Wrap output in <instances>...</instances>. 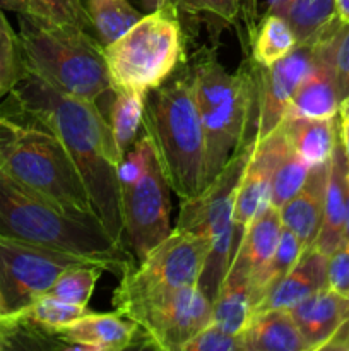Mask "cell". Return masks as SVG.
I'll return each mask as SVG.
<instances>
[{"label":"cell","instance_id":"obj_1","mask_svg":"<svg viewBox=\"0 0 349 351\" xmlns=\"http://www.w3.org/2000/svg\"><path fill=\"white\" fill-rule=\"evenodd\" d=\"M0 112L50 130L74 161L103 228L123 243L118 165L122 161L108 120L98 103L60 93L23 69Z\"/></svg>","mask_w":349,"mask_h":351},{"label":"cell","instance_id":"obj_2","mask_svg":"<svg viewBox=\"0 0 349 351\" xmlns=\"http://www.w3.org/2000/svg\"><path fill=\"white\" fill-rule=\"evenodd\" d=\"M0 235L101 261L122 276L133 256L98 219L72 216L21 185L0 168Z\"/></svg>","mask_w":349,"mask_h":351},{"label":"cell","instance_id":"obj_3","mask_svg":"<svg viewBox=\"0 0 349 351\" xmlns=\"http://www.w3.org/2000/svg\"><path fill=\"white\" fill-rule=\"evenodd\" d=\"M144 132L171 191L190 201L204 191V127L187 64L146 93Z\"/></svg>","mask_w":349,"mask_h":351},{"label":"cell","instance_id":"obj_4","mask_svg":"<svg viewBox=\"0 0 349 351\" xmlns=\"http://www.w3.org/2000/svg\"><path fill=\"white\" fill-rule=\"evenodd\" d=\"M19 16L23 69L60 93L98 103L113 91L103 45L89 31L53 23L36 14Z\"/></svg>","mask_w":349,"mask_h":351},{"label":"cell","instance_id":"obj_5","mask_svg":"<svg viewBox=\"0 0 349 351\" xmlns=\"http://www.w3.org/2000/svg\"><path fill=\"white\" fill-rule=\"evenodd\" d=\"M0 168L68 215L96 219L74 161L44 127L0 112Z\"/></svg>","mask_w":349,"mask_h":351},{"label":"cell","instance_id":"obj_6","mask_svg":"<svg viewBox=\"0 0 349 351\" xmlns=\"http://www.w3.org/2000/svg\"><path fill=\"white\" fill-rule=\"evenodd\" d=\"M113 89L149 93L183 62V33L177 9L142 16L130 29L103 47Z\"/></svg>","mask_w":349,"mask_h":351},{"label":"cell","instance_id":"obj_7","mask_svg":"<svg viewBox=\"0 0 349 351\" xmlns=\"http://www.w3.org/2000/svg\"><path fill=\"white\" fill-rule=\"evenodd\" d=\"M255 143L257 137L246 141L211 185H207L197 197L181 201L180 218L174 230L201 233L211 239V250L197 283L211 300H214L218 295L226 271L235 256V195L240 177L245 170L246 161L252 156Z\"/></svg>","mask_w":349,"mask_h":351},{"label":"cell","instance_id":"obj_8","mask_svg":"<svg viewBox=\"0 0 349 351\" xmlns=\"http://www.w3.org/2000/svg\"><path fill=\"white\" fill-rule=\"evenodd\" d=\"M209 250L211 239L207 235L171 230L142 261H133L123 271L112 298L116 314L125 317L144 302L197 285Z\"/></svg>","mask_w":349,"mask_h":351},{"label":"cell","instance_id":"obj_9","mask_svg":"<svg viewBox=\"0 0 349 351\" xmlns=\"http://www.w3.org/2000/svg\"><path fill=\"white\" fill-rule=\"evenodd\" d=\"M77 266H108L101 261L0 235V302L16 314L51 290L58 278Z\"/></svg>","mask_w":349,"mask_h":351},{"label":"cell","instance_id":"obj_10","mask_svg":"<svg viewBox=\"0 0 349 351\" xmlns=\"http://www.w3.org/2000/svg\"><path fill=\"white\" fill-rule=\"evenodd\" d=\"M204 127V189L224 170L240 147L257 137L259 88L255 64L240 67L235 91L212 108L201 112Z\"/></svg>","mask_w":349,"mask_h":351},{"label":"cell","instance_id":"obj_11","mask_svg":"<svg viewBox=\"0 0 349 351\" xmlns=\"http://www.w3.org/2000/svg\"><path fill=\"white\" fill-rule=\"evenodd\" d=\"M125 317L139 326L149 348L181 351L212 322V300L198 285H190L137 305Z\"/></svg>","mask_w":349,"mask_h":351},{"label":"cell","instance_id":"obj_12","mask_svg":"<svg viewBox=\"0 0 349 351\" xmlns=\"http://www.w3.org/2000/svg\"><path fill=\"white\" fill-rule=\"evenodd\" d=\"M123 240L135 261H142L171 233L170 185L154 154L137 180L120 185Z\"/></svg>","mask_w":349,"mask_h":351},{"label":"cell","instance_id":"obj_13","mask_svg":"<svg viewBox=\"0 0 349 351\" xmlns=\"http://www.w3.org/2000/svg\"><path fill=\"white\" fill-rule=\"evenodd\" d=\"M255 64V62H253ZM315 67V40L298 43L284 58L270 67L255 64L259 88L257 139H263L281 125L294 91Z\"/></svg>","mask_w":349,"mask_h":351},{"label":"cell","instance_id":"obj_14","mask_svg":"<svg viewBox=\"0 0 349 351\" xmlns=\"http://www.w3.org/2000/svg\"><path fill=\"white\" fill-rule=\"evenodd\" d=\"M287 147L289 143L281 125L263 139H257L252 156L248 158L245 170L240 177L235 195L233 223H235L236 247L250 223L270 204L272 175Z\"/></svg>","mask_w":349,"mask_h":351},{"label":"cell","instance_id":"obj_15","mask_svg":"<svg viewBox=\"0 0 349 351\" xmlns=\"http://www.w3.org/2000/svg\"><path fill=\"white\" fill-rule=\"evenodd\" d=\"M137 332L139 326L116 312L96 314L88 311L58 329L51 338L72 350L120 351L132 346Z\"/></svg>","mask_w":349,"mask_h":351},{"label":"cell","instance_id":"obj_16","mask_svg":"<svg viewBox=\"0 0 349 351\" xmlns=\"http://www.w3.org/2000/svg\"><path fill=\"white\" fill-rule=\"evenodd\" d=\"M308 345V351L324 350L348 312V300L331 288H322L287 308Z\"/></svg>","mask_w":349,"mask_h":351},{"label":"cell","instance_id":"obj_17","mask_svg":"<svg viewBox=\"0 0 349 351\" xmlns=\"http://www.w3.org/2000/svg\"><path fill=\"white\" fill-rule=\"evenodd\" d=\"M328 161L310 168L301 191L279 209L283 225L298 237L305 250L315 245L324 221Z\"/></svg>","mask_w":349,"mask_h":351},{"label":"cell","instance_id":"obj_18","mask_svg":"<svg viewBox=\"0 0 349 351\" xmlns=\"http://www.w3.org/2000/svg\"><path fill=\"white\" fill-rule=\"evenodd\" d=\"M327 257L315 247L305 250L289 273L253 308V315L267 311H287L315 291L327 288Z\"/></svg>","mask_w":349,"mask_h":351},{"label":"cell","instance_id":"obj_19","mask_svg":"<svg viewBox=\"0 0 349 351\" xmlns=\"http://www.w3.org/2000/svg\"><path fill=\"white\" fill-rule=\"evenodd\" d=\"M348 173L349 165L344 147L337 137L331 161H328L327 189H325L324 221L315 242V249L331 256L344 243V221L348 208Z\"/></svg>","mask_w":349,"mask_h":351},{"label":"cell","instance_id":"obj_20","mask_svg":"<svg viewBox=\"0 0 349 351\" xmlns=\"http://www.w3.org/2000/svg\"><path fill=\"white\" fill-rule=\"evenodd\" d=\"M252 314V276L238 261L231 259L218 295L212 300V322L238 336L246 328Z\"/></svg>","mask_w":349,"mask_h":351},{"label":"cell","instance_id":"obj_21","mask_svg":"<svg viewBox=\"0 0 349 351\" xmlns=\"http://www.w3.org/2000/svg\"><path fill=\"white\" fill-rule=\"evenodd\" d=\"M242 351H308L289 311H267L250 319L238 335Z\"/></svg>","mask_w":349,"mask_h":351},{"label":"cell","instance_id":"obj_22","mask_svg":"<svg viewBox=\"0 0 349 351\" xmlns=\"http://www.w3.org/2000/svg\"><path fill=\"white\" fill-rule=\"evenodd\" d=\"M341 108L334 77L315 53V67L294 91L284 119H335ZM283 119V120H284Z\"/></svg>","mask_w":349,"mask_h":351},{"label":"cell","instance_id":"obj_23","mask_svg":"<svg viewBox=\"0 0 349 351\" xmlns=\"http://www.w3.org/2000/svg\"><path fill=\"white\" fill-rule=\"evenodd\" d=\"M291 149L310 168L331 160L337 143V117L335 119H284L281 122Z\"/></svg>","mask_w":349,"mask_h":351},{"label":"cell","instance_id":"obj_24","mask_svg":"<svg viewBox=\"0 0 349 351\" xmlns=\"http://www.w3.org/2000/svg\"><path fill=\"white\" fill-rule=\"evenodd\" d=\"M281 233H283L281 213L279 209L270 204L243 232L233 259L238 261L248 271L252 280L274 256Z\"/></svg>","mask_w":349,"mask_h":351},{"label":"cell","instance_id":"obj_25","mask_svg":"<svg viewBox=\"0 0 349 351\" xmlns=\"http://www.w3.org/2000/svg\"><path fill=\"white\" fill-rule=\"evenodd\" d=\"M194 84L195 99L201 112L212 108L235 91L240 81V69L229 74L218 60L214 50L198 51L187 64Z\"/></svg>","mask_w":349,"mask_h":351},{"label":"cell","instance_id":"obj_26","mask_svg":"<svg viewBox=\"0 0 349 351\" xmlns=\"http://www.w3.org/2000/svg\"><path fill=\"white\" fill-rule=\"evenodd\" d=\"M88 19L91 23V33L105 47L142 17L133 9L129 0H81Z\"/></svg>","mask_w":349,"mask_h":351},{"label":"cell","instance_id":"obj_27","mask_svg":"<svg viewBox=\"0 0 349 351\" xmlns=\"http://www.w3.org/2000/svg\"><path fill=\"white\" fill-rule=\"evenodd\" d=\"M315 53L331 71L342 103L349 98V23L337 17L315 40Z\"/></svg>","mask_w":349,"mask_h":351},{"label":"cell","instance_id":"obj_28","mask_svg":"<svg viewBox=\"0 0 349 351\" xmlns=\"http://www.w3.org/2000/svg\"><path fill=\"white\" fill-rule=\"evenodd\" d=\"M88 312V307L65 304L51 295H43L23 311L16 312L17 321L34 336H53L60 328Z\"/></svg>","mask_w":349,"mask_h":351},{"label":"cell","instance_id":"obj_29","mask_svg":"<svg viewBox=\"0 0 349 351\" xmlns=\"http://www.w3.org/2000/svg\"><path fill=\"white\" fill-rule=\"evenodd\" d=\"M144 99H146V95L142 93L113 89L108 123L122 160L139 137L144 119Z\"/></svg>","mask_w":349,"mask_h":351},{"label":"cell","instance_id":"obj_30","mask_svg":"<svg viewBox=\"0 0 349 351\" xmlns=\"http://www.w3.org/2000/svg\"><path fill=\"white\" fill-rule=\"evenodd\" d=\"M303 252L305 249L300 240H298V237L283 225V233H281L276 252L270 257L269 263L266 264V267L252 280L253 308L289 273V269L298 263Z\"/></svg>","mask_w":349,"mask_h":351},{"label":"cell","instance_id":"obj_31","mask_svg":"<svg viewBox=\"0 0 349 351\" xmlns=\"http://www.w3.org/2000/svg\"><path fill=\"white\" fill-rule=\"evenodd\" d=\"M283 17L289 24L296 43L313 41L337 19L335 0H293Z\"/></svg>","mask_w":349,"mask_h":351},{"label":"cell","instance_id":"obj_32","mask_svg":"<svg viewBox=\"0 0 349 351\" xmlns=\"http://www.w3.org/2000/svg\"><path fill=\"white\" fill-rule=\"evenodd\" d=\"M296 45V38L287 21L279 14L267 12L262 23L257 26L253 36V62L260 67H270L277 60L286 57Z\"/></svg>","mask_w":349,"mask_h":351},{"label":"cell","instance_id":"obj_33","mask_svg":"<svg viewBox=\"0 0 349 351\" xmlns=\"http://www.w3.org/2000/svg\"><path fill=\"white\" fill-rule=\"evenodd\" d=\"M308 173H310V167L291 149V146L287 147L272 175L269 199L270 206L277 209L283 208L289 199H293L301 191Z\"/></svg>","mask_w":349,"mask_h":351},{"label":"cell","instance_id":"obj_34","mask_svg":"<svg viewBox=\"0 0 349 351\" xmlns=\"http://www.w3.org/2000/svg\"><path fill=\"white\" fill-rule=\"evenodd\" d=\"M105 273L101 266H77L62 274L51 287L48 295L65 302V304L88 307L89 298L94 291L96 283Z\"/></svg>","mask_w":349,"mask_h":351},{"label":"cell","instance_id":"obj_35","mask_svg":"<svg viewBox=\"0 0 349 351\" xmlns=\"http://www.w3.org/2000/svg\"><path fill=\"white\" fill-rule=\"evenodd\" d=\"M23 74V55H21L19 34L12 29L3 9L0 7V84L7 93L14 88Z\"/></svg>","mask_w":349,"mask_h":351},{"label":"cell","instance_id":"obj_36","mask_svg":"<svg viewBox=\"0 0 349 351\" xmlns=\"http://www.w3.org/2000/svg\"><path fill=\"white\" fill-rule=\"evenodd\" d=\"M29 3L31 14L65 26L81 27L91 33V23L81 0H29Z\"/></svg>","mask_w":349,"mask_h":351},{"label":"cell","instance_id":"obj_37","mask_svg":"<svg viewBox=\"0 0 349 351\" xmlns=\"http://www.w3.org/2000/svg\"><path fill=\"white\" fill-rule=\"evenodd\" d=\"M243 0H173L177 10L192 14V16H209L233 24L240 16Z\"/></svg>","mask_w":349,"mask_h":351},{"label":"cell","instance_id":"obj_38","mask_svg":"<svg viewBox=\"0 0 349 351\" xmlns=\"http://www.w3.org/2000/svg\"><path fill=\"white\" fill-rule=\"evenodd\" d=\"M181 351H242V348L238 336L224 331L216 322H211L190 341L185 343Z\"/></svg>","mask_w":349,"mask_h":351},{"label":"cell","instance_id":"obj_39","mask_svg":"<svg viewBox=\"0 0 349 351\" xmlns=\"http://www.w3.org/2000/svg\"><path fill=\"white\" fill-rule=\"evenodd\" d=\"M327 288L335 293H349V245L342 243L327 257Z\"/></svg>","mask_w":349,"mask_h":351},{"label":"cell","instance_id":"obj_40","mask_svg":"<svg viewBox=\"0 0 349 351\" xmlns=\"http://www.w3.org/2000/svg\"><path fill=\"white\" fill-rule=\"evenodd\" d=\"M346 300H348V312H346L344 322H342L341 328L335 331V335L332 336L331 341L324 346V350H349V293L346 295Z\"/></svg>","mask_w":349,"mask_h":351},{"label":"cell","instance_id":"obj_41","mask_svg":"<svg viewBox=\"0 0 349 351\" xmlns=\"http://www.w3.org/2000/svg\"><path fill=\"white\" fill-rule=\"evenodd\" d=\"M337 130H339V139H341L342 147H344V153H346V158H348V165H349V112L348 110L339 108Z\"/></svg>","mask_w":349,"mask_h":351},{"label":"cell","instance_id":"obj_42","mask_svg":"<svg viewBox=\"0 0 349 351\" xmlns=\"http://www.w3.org/2000/svg\"><path fill=\"white\" fill-rule=\"evenodd\" d=\"M0 7L17 14H31L29 0H0Z\"/></svg>","mask_w":349,"mask_h":351},{"label":"cell","instance_id":"obj_43","mask_svg":"<svg viewBox=\"0 0 349 351\" xmlns=\"http://www.w3.org/2000/svg\"><path fill=\"white\" fill-rule=\"evenodd\" d=\"M142 5L147 10L154 12V10H163V9H171L173 5V0H142ZM177 9V7H174Z\"/></svg>","mask_w":349,"mask_h":351},{"label":"cell","instance_id":"obj_44","mask_svg":"<svg viewBox=\"0 0 349 351\" xmlns=\"http://www.w3.org/2000/svg\"><path fill=\"white\" fill-rule=\"evenodd\" d=\"M291 2H293V0H267V7H269V12L283 16Z\"/></svg>","mask_w":349,"mask_h":351},{"label":"cell","instance_id":"obj_45","mask_svg":"<svg viewBox=\"0 0 349 351\" xmlns=\"http://www.w3.org/2000/svg\"><path fill=\"white\" fill-rule=\"evenodd\" d=\"M337 17L342 23H349V0H335Z\"/></svg>","mask_w":349,"mask_h":351},{"label":"cell","instance_id":"obj_46","mask_svg":"<svg viewBox=\"0 0 349 351\" xmlns=\"http://www.w3.org/2000/svg\"><path fill=\"white\" fill-rule=\"evenodd\" d=\"M344 243L349 245V173H348V208H346V221H344Z\"/></svg>","mask_w":349,"mask_h":351},{"label":"cell","instance_id":"obj_47","mask_svg":"<svg viewBox=\"0 0 349 351\" xmlns=\"http://www.w3.org/2000/svg\"><path fill=\"white\" fill-rule=\"evenodd\" d=\"M341 108L348 110V112H349V98H346V99H344V101H342V103H341Z\"/></svg>","mask_w":349,"mask_h":351},{"label":"cell","instance_id":"obj_48","mask_svg":"<svg viewBox=\"0 0 349 351\" xmlns=\"http://www.w3.org/2000/svg\"><path fill=\"white\" fill-rule=\"evenodd\" d=\"M5 95V91H3V88H2V84H0V98H2V96Z\"/></svg>","mask_w":349,"mask_h":351},{"label":"cell","instance_id":"obj_49","mask_svg":"<svg viewBox=\"0 0 349 351\" xmlns=\"http://www.w3.org/2000/svg\"><path fill=\"white\" fill-rule=\"evenodd\" d=\"M0 314H3V307H2V302H0Z\"/></svg>","mask_w":349,"mask_h":351}]
</instances>
